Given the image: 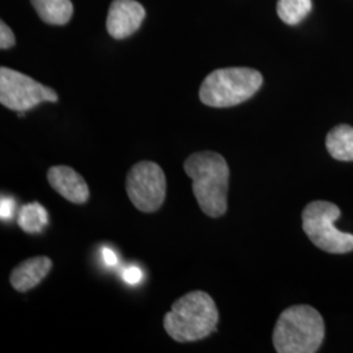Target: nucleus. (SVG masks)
<instances>
[{
    "mask_svg": "<svg viewBox=\"0 0 353 353\" xmlns=\"http://www.w3.org/2000/svg\"><path fill=\"white\" fill-rule=\"evenodd\" d=\"M42 21L51 26L67 24L74 13L71 0H30Z\"/></svg>",
    "mask_w": 353,
    "mask_h": 353,
    "instance_id": "obj_11",
    "label": "nucleus"
},
{
    "mask_svg": "<svg viewBox=\"0 0 353 353\" xmlns=\"http://www.w3.org/2000/svg\"><path fill=\"white\" fill-rule=\"evenodd\" d=\"M341 208L334 203H309L303 212V229L316 248L330 254H345L353 250V234L335 228Z\"/></svg>",
    "mask_w": 353,
    "mask_h": 353,
    "instance_id": "obj_5",
    "label": "nucleus"
},
{
    "mask_svg": "<svg viewBox=\"0 0 353 353\" xmlns=\"http://www.w3.org/2000/svg\"><path fill=\"white\" fill-rule=\"evenodd\" d=\"M52 261L49 256H33L16 265L11 272L10 283L12 288L20 293L36 288L38 284L49 275Z\"/></svg>",
    "mask_w": 353,
    "mask_h": 353,
    "instance_id": "obj_10",
    "label": "nucleus"
},
{
    "mask_svg": "<svg viewBox=\"0 0 353 353\" xmlns=\"http://www.w3.org/2000/svg\"><path fill=\"white\" fill-rule=\"evenodd\" d=\"M102 261L103 263L109 267H114L118 263V256L117 254L110 249V248H102L101 249Z\"/></svg>",
    "mask_w": 353,
    "mask_h": 353,
    "instance_id": "obj_18",
    "label": "nucleus"
},
{
    "mask_svg": "<svg viewBox=\"0 0 353 353\" xmlns=\"http://www.w3.org/2000/svg\"><path fill=\"white\" fill-rule=\"evenodd\" d=\"M126 191L128 199L141 212L159 211L166 196V176L163 168L153 161L134 165L127 174Z\"/></svg>",
    "mask_w": 353,
    "mask_h": 353,
    "instance_id": "obj_7",
    "label": "nucleus"
},
{
    "mask_svg": "<svg viewBox=\"0 0 353 353\" xmlns=\"http://www.w3.org/2000/svg\"><path fill=\"white\" fill-rule=\"evenodd\" d=\"M312 0H279V17L288 26H297L312 11Z\"/></svg>",
    "mask_w": 353,
    "mask_h": 353,
    "instance_id": "obj_14",
    "label": "nucleus"
},
{
    "mask_svg": "<svg viewBox=\"0 0 353 353\" xmlns=\"http://www.w3.org/2000/svg\"><path fill=\"white\" fill-rule=\"evenodd\" d=\"M144 17L145 10L137 0H114L108 13L106 28L112 37L125 39L139 29Z\"/></svg>",
    "mask_w": 353,
    "mask_h": 353,
    "instance_id": "obj_8",
    "label": "nucleus"
},
{
    "mask_svg": "<svg viewBox=\"0 0 353 353\" xmlns=\"http://www.w3.org/2000/svg\"><path fill=\"white\" fill-rule=\"evenodd\" d=\"M58 94L49 88L16 70L0 68V102L7 109L26 113L42 102H57Z\"/></svg>",
    "mask_w": 353,
    "mask_h": 353,
    "instance_id": "obj_6",
    "label": "nucleus"
},
{
    "mask_svg": "<svg viewBox=\"0 0 353 353\" xmlns=\"http://www.w3.org/2000/svg\"><path fill=\"white\" fill-rule=\"evenodd\" d=\"M122 279L130 285H138L140 281L143 280V272H141L139 267L130 265L122 271Z\"/></svg>",
    "mask_w": 353,
    "mask_h": 353,
    "instance_id": "obj_16",
    "label": "nucleus"
},
{
    "mask_svg": "<svg viewBox=\"0 0 353 353\" xmlns=\"http://www.w3.org/2000/svg\"><path fill=\"white\" fill-rule=\"evenodd\" d=\"M219 310L214 299L203 292L194 290L179 297L172 310L164 316L168 335L178 343L202 341L216 331Z\"/></svg>",
    "mask_w": 353,
    "mask_h": 353,
    "instance_id": "obj_2",
    "label": "nucleus"
},
{
    "mask_svg": "<svg viewBox=\"0 0 353 353\" xmlns=\"http://www.w3.org/2000/svg\"><path fill=\"white\" fill-rule=\"evenodd\" d=\"M14 212V202L10 198H1L0 203V216L1 220H10Z\"/></svg>",
    "mask_w": 353,
    "mask_h": 353,
    "instance_id": "obj_17",
    "label": "nucleus"
},
{
    "mask_svg": "<svg viewBox=\"0 0 353 353\" xmlns=\"http://www.w3.org/2000/svg\"><path fill=\"white\" fill-rule=\"evenodd\" d=\"M326 147L331 157L338 161H353V128L341 125L332 128L326 138Z\"/></svg>",
    "mask_w": 353,
    "mask_h": 353,
    "instance_id": "obj_12",
    "label": "nucleus"
},
{
    "mask_svg": "<svg viewBox=\"0 0 353 353\" xmlns=\"http://www.w3.org/2000/svg\"><path fill=\"white\" fill-rule=\"evenodd\" d=\"M49 223L48 211L37 202L26 204L17 216V224L26 233H39Z\"/></svg>",
    "mask_w": 353,
    "mask_h": 353,
    "instance_id": "obj_13",
    "label": "nucleus"
},
{
    "mask_svg": "<svg viewBox=\"0 0 353 353\" xmlns=\"http://www.w3.org/2000/svg\"><path fill=\"white\" fill-rule=\"evenodd\" d=\"M263 84V76L248 67H229L211 72L199 90L201 101L210 108H232L250 100Z\"/></svg>",
    "mask_w": 353,
    "mask_h": 353,
    "instance_id": "obj_4",
    "label": "nucleus"
},
{
    "mask_svg": "<svg viewBox=\"0 0 353 353\" xmlns=\"http://www.w3.org/2000/svg\"><path fill=\"white\" fill-rule=\"evenodd\" d=\"M183 170L192 181V192L204 214L217 219L228 210L229 166L217 152L201 151L190 154Z\"/></svg>",
    "mask_w": 353,
    "mask_h": 353,
    "instance_id": "obj_1",
    "label": "nucleus"
},
{
    "mask_svg": "<svg viewBox=\"0 0 353 353\" xmlns=\"http://www.w3.org/2000/svg\"><path fill=\"white\" fill-rule=\"evenodd\" d=\"M16 38L13 34L11 28L7 26L4 21L0 23V49L1 50H8L14 46Z\"/></svg>",
    "mask_w": 353,
    "mask_h": 353,
    "instance_id": "obj_15",
    "label": "nucleus"
},
{
    "mask_svg": "<svg viewBox=\"0 0 353 353\" xmlns=\"http://www.w3.org/2000/svg\"><path fill=\"white\" fill-rule=\"evenodd\" d=\"M48 181L51 188L62 195L65 201L74 204L88 202L90 196L88 183L75 169L65 165L51 166L48 170Z\"/></svg>",
    "mask_w": 353,
    "mask_h": 353,
    "instance_id": "obj_9",
    "label": "nucleus"
},
{
    "mask_svg": "<svg viewBox=\"0 0 353 353\" xmlns=\"http://www.w3.org/2000/svg\"><path fill=\"white\" fill-rule=\"evenodd\" d=\"M323 338L322 316L309 305H294L279 316L272 341L279 353H314Z\"/></svg>",
    "mask_w": 353,
    "mask_h": 353,
    "instance_id": "obj_3",
    "label": "nucleus"
}]
</instances>
